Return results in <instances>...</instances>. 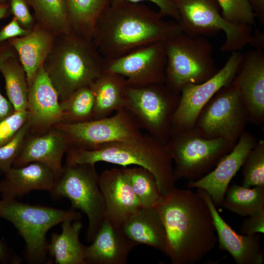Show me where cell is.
Returning <instances> with one entry per match:
<instances>
[{"label":"cell","instance_id":"6da1fadb","mask_svg":"<svg viewBox=\"0 0 264 264\" xmlns=\"http://www.w3.org/2000/svg\"><path fill=\"white\" fill-rule=\"evenodd\" d=\"M154 208L165 227L172 264H195L214 248L218 238L213 217L197 192L175 187Z\"/></svg>","mask_w":264,"mask_h":264},{"label":"cell","instance_id":"7a4b0ae2","mask_svg":"<svg viewBox=\"0 0 264 264\" xmlns=\"http://www.w3.org/2000/svg\"><path fill=\"white\" fill-rule=\"evenodd\" d=\"M98 19L92 41L104 60L114 59L146 45L165 42L182 32L177 22L146 6L110 0Z\"/></svg>","mask_w":264,"mask_h":264},{"label":"cell","instance_id":"3957f363","mask_svg":"<svg viewBox=\"0 0 264 264\" xmlns=\"http://www.w3.org/2000/svg\"><path fill=\"white\" fill-rule=\"evenodd\" d=\"M66 155L67 164L95 165L104 161L124 167L130 165L143 167L154 175L163 196L175 187L173 160L166 145L147 133L131 139L104 144L94 150L70 147Z\"/></svg>","mask_w":264,"mask_h":264},{"label":"cell","instance_id":"277c9868","mask_svg":"<svg viewBox=\"0 0 264 264\" xmlns=\"http://www.w3.org/2000/svg\"><path fill=\"white\" fill-rule=\"evenodd\" d=\"M43 67L61 101L93 83L103 72L104 59L92 40L71 32L56 37Z\"/></svg>","mask_w":264,"mask_h":264},{"label":"cell","instance_id":"5b68a950","mask_svg":"<svg viewBox=\"0 0 264 264\" xmlns=\"http://www.w3.org/2000/svg\"><path fill=\"white\" fill-rule=\"evenodd\" d=\"M0 217L10 222L23 238L27 261L46 264L51 262L47 257L48 230L65 220H79L81 215L73 209L65 210L3 198L0 200Z\"/></svg>","mask_w":264,"mask_h":264},{"label":"cell","instance_id":"8992f818","mask_svg":"<svg viewBox=\"0 0 264 264\" xmlns=\"http://www.w3.org/2000/svg\"><path fill=\"white\" fill-rule=\"evenodd\" d=\"M164 45L165 85L175 94H180L185 85L202 83L218 71L213 46L206 37L182 32L164 42Z\"/></svg>","mask_w":264,"mask_h":264},{"label":"cell","instance_id":"52a82bcc","mask_svg":"<svg viewBox=\"0 0 264 264\" xmlns=\"http://www.w3.org/2000/svg\"><path fill=\"white\" fill-rule=\"evenodd\" d=\"M180 100V94L173 93L165 84H151L141 87L128 86L124 108L142 130L166 144Z\"/></svg>","mask_w":264,"mask_h":264},{"label":"cell","instance_id":"ba28073f","mask_svg":"<svg viewBox=\"0 0 264 264\" xmlns=\"http://www.w3.org/2000/svg\"><path fill=\"white\" fill-rule=\"evenodd\" d=\"M175 166L176 180L195 181L211 172L234 147L221 138H206L194 129L171 130L165 144Z\"/></svg>","mask_w":264,"mask_h":264},{"label":"cell","instance_id":"9c48e42d","mask_svg":"<svg viewBox=\"0 0 264 264\" xmlns=\"http://www.w3.org/2000/svg\"><path fill=\"white\" fill-rule=\"evenodd\" d=\"M56 197H66L71 208L84 213L88 218L86 240L91 242L105 220V202L94 164H66L50 192Z\"/></svg>","mask_w":264,"mask_h":264},{"label":"cell","instance_id":"30bf717a","mask_svg":"<svg viewBox=\"0 0 264 264\" xmlns=\"http://www.w3.org/2000/svg\"><path fill=\"white\" fill-rule=\"evenodd\" d=\"M179 13L183 33L189 36L214 37L223 31L225 41L222 52H233L243 48L251 38L252 26L236 25L226 21L217 0H174Z\"/></svg>","mask_w":264,"mask_h":264},{"label":"cell","instance_id":"8fae6325","mask_svg":"<svg viewBox=\"0 0 264 264\" xmlns=\"http://www.w3.org/2000/svg\"><path fill=\"white\" fill-rule=\"evenodd\" d=\"M249 122L247 105L232 83L221 88L200 110L194 130L206 138H221L234 147Z\"/></svg>","mask_w":264,"mask_h":264},{"label":"cell","instance_id":"7c38bea8","mask_svg":"<svg viewBox=\"0 0 264 264\" xmlns=\"http://www.w3.org/2000/svg\"><path fill=\"white\" fill-rule=\"evenodd\" d=\"M53 127L65 134L70 147L86 150H94L104 144L127 140L143 134L125 108L101 119L74 123L59 122Z\"/></svg>","mask_w":264,"mask_h":264},{"label":"cell","instance_id":"4fadbf2b","mask_svg":"<svg viewBox=\"0 0 264 264\" xmlns=\"http://www.w3.org/2000/svg\"><path fill=\"white\" fill-rule=\"evenodd\" d=\"M243 53L232 52L225 65L212 77L199 84H188L180 91V100L172 123V130L193 129L202 108L221 88L230 84L241 63Z\"/></svg>","mask_w":264,"mask_h":264},{"label":"cell","instance_id":"5bb4252c","mask_svg":"<svg viewBox=\"0 0 264 264\" xmlns=\"http://www.w3.org/2000/svg\"><path fill=\"white\" fill-rule=\"evenodd\" d=\"M166 62L164 42H158L119 58L104 60L103 71L122 75L130 87L165 84Z\"/></svg>","mask_w":264,"mask_h":264},{"label":"cell","instance_id":"9a60e30c","mask_svg":"<svg viewBox=\"0 0 264 264\" xmlns=\"http://www.w3.org/2000/svg\"><path fill=\"white\" fill-rule=\"evenodd\" d=\"M232 84L244 99L249 122L262 126L264 122V53L252 49L243 53Z\"/></svg>","mask_w":264,"mask_h":264},{"label":"cell","instance_id":"2e32d148","mask_svg":"<svg viewBox=\"0 0 264 264\" xmlns=\"http://www.w3.org/2000/svg\"><path fill=\"white\" fill-rule=\"evenodd\" d=\"M105 202V220L121 227L143 207L121 169L114 168L99 175Z\"/></svg>","mask_w":264,"mask_h":264},{"label":"cell","instance_id":"e0dca14e","mask_svg":"<svg viewBox=\"0 0 264 264\" xmlns=\"http://www.w3.org/2000/svg\"><path fill=\"white\" fill-rule=\"evenodd\" d=\"M257 142L255 137L245 130L233 149L220 160L214 169L200 179L189 181L187 187L204 190L210 196L216 207L221 205L230 182Z\"/></svg>","mask_w":264,"mask_h":264},{"label":"cell","instance_id":"ac0fdd59","mask_svg":"<svg viewBox=\"0 0 264 264\" xmlns=\"http://www.w3.org/2000/svg\"><path fill=\"white\" fill-rule=\"evenodd\" d=\"M70 147L65 134L55 127H52L40 134L28 133L12 167H19L33 162H40L50 169L56 181L63 171V156Z\"/></svg>","mask_w":264,"mask_h":264},{"label":"cell","instance_id":"d6986e66","mask_svg":"<svg viewBox=\"0 0 264 264\" xmlns=\"http://www.w3.org/2000/svg\"><path fill=\"white\" fill-rule=\"evenodd\" d=\"M31 134H40L61 122L58 93L42 65L28 87V109Z\"/></svg>","mask_w":264,"mask_h":264},{"label":"cell","instance_id":"ffe728a7","mask_svg":"<svg viewBox=\"0 0 264 264\" xmlns=\"http://www.w3.org/2000/svg\"><path fill=\"white\" fill-rule=\"evenodd\" d=\"M198 193L207 203L211 213L219 242V249L227 251L237 264H262L264 255L260 234H238L220 216L210 196L197 188Z\"/></svg>","mask_w":264,"mask_h":264},{"label":"cell","instance_id":"44dd1931","mask_svg":"<svg viewBox=\"0 0 264 264\" xmlns=\"http://www.w3.org/2000/svg\"><path fill=\"white\" fill-rule=\"evenodd\" d=\"M137 244L117 227L104 220L91 244L85 246L87 264H125Z\"/></svg>","mask_w":264,"mask_h":264},{"label":"cell","instance_id":"7402d4cb","mask_svg":"<svg viewBox=\"0 0 264 264\" xmlns=\"http://www.w3.org/2000/svg\"><path fill=\"white\" fill-rule=\"evenodd\" d=\"M4 174V179L0 181V192L3 198L22 197L33 190L50 192L56 182L50 169L38 162L12 167Z\"/></svg>","mask_w":264,"mask_h":264},{"label":"cell","instance_id":"603a6c76","mask_svg":"<svg viewBox=\"0 0 264 264\" xmlns=\"http://www.w3.org/2000/svg\"><path fill=\"white\" fill-rule=\"evenodd\" d=\"M56 37L36 22L29 34L7 41L15 50L25 70L28 88L51 51Z\"/></svg>","mask_w":264,"mask_h":264},{"label":"cell","instance_id":"cb8c5ba5","mask_svg":"<svg viewBox=\"0 0 264 264\" xmlns=\"http://www.w3.org/2000/svg\"><path fill=\"white\" fill-rule=\"evenodd\" d=\"M122 229L137 245H149L167 255L166 233L155 208L143 207L124 223Z\"/></svg>","mask_w":264,"mask_h":264},{"label":"cell","instance_id":"d4e9b609","mask_svg":"<svg viewBox=\"0 0 264 264\" xmlns=\"http://www.w3.org/2000/svg\"><path fill=\"white\" fill-rule=\"evenodd\" d=\"M90 86L94 96L93 120L110 116L124 108L128 85L122 75L103 71Z\"/></svg>","mask_w":264,"mask_h":264},{"label":"cell","instance_id":"484cf974","mask_svg":"<svg viewBox=\"0 0 264 264\" xmlns=\"http://www.w3.org/2000/svg\"><path fill=\"white\" fill-rule=\"evenodd\" d=\"M72 221H63L61 233L51 235L48 244V254L56 264H87L85 246L79 240L83 224L79 220L73 223Z\"/></svg>","mask_w":264,"mask_h":264},{"label":"cell","instance_id":"4316f807","mask_svg":"<svg viewBox=\"0 0 264 264\" xmlns=\"http://www.w3.org/2000/svg\"><path fill=\"white\" fill-rule=\"evenodd\" d=\"M110 0H66L71 31L92 40L95 24Z\"/></svg>","mask_w":264,"mask_h":264},{"label":"cell","instance_id":"83f0119b","mask_svg":"<svg viewBox=\"0 0 264 264\" xmlns=\"http://www.w3.org/2000/svg\"><path fill=\"white\" fill-rule=\"evenodd\" d=\"M0 72L5 82L8 100L15 111H22L28 109V84L25 70L18 55L6 58L0 66Z\"/></svg>","mask_w":264,"mask_h":264},{"label":"cell","instance_id":"f1b7e54d","mask_svg":"<svg viewBox=\"0 0 264 264\" xmlns=\"http://www.w3.org/2000/svg\"><path fill=\"white\" fill-rule=\"evenodd\" d=\"M221 205L242 217L256 215L264 211V186L251 188L232 184L229 185Z\"/></svg>","mask_w":264,"mask_h":264},{"label":"cell","instance_id":"f546056e","mask_svg":"<svg viewBox=\"0 0 264 264\" xmlns=\"http://www.w3.org/2000/svg\"><path fill=\"white\" fill-rule=\"evenodd\" d=\"M37 23L56 36L71 32L66 0H26Z\"/></svg>","mask_w":264,"mask_h":264},{"label":"cell","instance_id":"4dcf8cb0","mask_svg":"<svg viewBox=\"0 0 264 264\" xmlns=\"http://www.w3.org/2000/svg\"><path fill=\"white\" fill-rule=\"evenodd\" d=\"M61 122L79 123L93 120L94 96L91 86L83 87L60 101Z\"/></svg>","mask_w":264,"mask_h":264},{"label":"cell","instance_id":"1f68e13d","mask_svg":"<svg viewBox=\"0 0 264 264\" xmlns=\"http://www.w3.org/2000/svg\"><path fill=\"white\" fill-rule=\"evenodd\" d=\"M143 207L154 208L161 199V194L154 175L137 166L121 169Z\"/></svg>","mask_w":264,"mask_h":264},{"label":"cell","instance_id":"d6a6232c","mask_svg":"<svg viewBox=\"0 0 264 264\" xmlns=\"http://www.w3.org/2000/svg\"><path fill=\"white\" fill-rule=\"evenodd\" d=\"M242 185L250 188L264 186V140L257 141L242 165Z\"/></svg>","mask_w":264,"mask_h":264},{"label":"cell","instance_id":"836d02e7","mask_svg":"<svg viewBox=\"0 0 264 264\" xmlns=\"http://www.w3.org/2000/svg\"><path fill=\"white\" fill-rule=\"evenodd\" d=\"M222 18L236 25H255V15L248 0H217Z\"/></svg>","mask_w":264,"mask_h":264},{"label":"cell","instance_id":"e575fe53","mask_svg":"<svg viewBox=\"0 0 264 264\" xmlns=\"http://www.w3.org/2000/svg\"><path fill=\"white\" fill-rule=\"evenodd\" d=\"M29 130L28 120L11 140L0 147V170L4 173L12 167L21 152Z\"/></svg>","mask_w":264,"mask_h":264},{"label":"cell","instance_id":"d590c367","mask_svg":"<svg viewBox=\"0 0 264 264\" xmlns=\"http://www.w3.org/2000/svg\"><path fill=\"white\" fill-rule=\"evenodd\" d=\"M28 110L15 111L0 121V147L11 140L18 132L29 120Z\"/></svg>","mask_w":264,"mask_h":264},{"label":"cell","instance_id":"8d00e7d4","mask_svg":"<svg viewBox=\"0 0 264 264\" xmlns=\"http://www.w3.org/2000/svg\"><path fill=\"white\" fill-rule=\"evenodd\" d=\"M10 11L21 25L28 30H32L35 23L26 0H8Z\"/></svg>","mask_w":264,"mask_h":264},{"label":"cell","instance_id":"74e56055","mask_svg":"<svg viewBox=\"0 0 264 264\" xmlns=\"http://www.w3.org/2000/svg\"><path fill=\"white\" fill-rule=\"evenodd\" d=\"M17 55L15 50L5 41L0 44V66L7 57ZM15 111L9 101L5 98L0 91V121Z\"/></svg>","mask_w":264,"mask_h":264},{"label":"cell","instance_id":"f35d334b","mask_svg":"<svg viewBox=\"0 0 264 264\" xmlns=\"http://www.w3.org/2000/svg\"><path fill=\"white\" fill-rule=\"evenodd\" d=\"M242 234L252 235L264 232V211L248 216L242 222L240 228Z\"/></svg>","mask_w":264,"mask_h":264},{"label":"cell","instance_id":"ab89813d","mask_svg":"<svg viewBox=\"0 0 264 264\" xmlns=\"http://www.w3.org/2000/svg\"><path fill=\"white\" fill-rule=\"evenodd\" d=\"M31 30L23 28L17 19L13 17L10 22L0 30V44L9 39L26 36Z\"/></svg>","mask_w":264,"mask_h":264},{"label":"cell","instance_id":"60d3db41","mask_svg":"<svg viewBox=\"0 0 264 264\" xmlns=\"http://www.w3.org/2000/svg\"><path fill=\"white\" fill-rule=\"evenodd\" d=\"M131 2L137 3L149 1L155 4L159 8V12L164 16L172 18L176 22L180 20L179 13L174 0H125Z\"/></svg>","mask_w":264,"mask_h":264},{"label":"cell","instance_id":"b9f144b4","mask_svg":"<svg viewBox=\"0 0 264 264\" xmlns=\"http://www.w3.org/2000/svg\"><path fill=\"white\" fill-rule=\"evenodd\" d=\"M254 49L263 50L264 47V34L257 27H255L254 33H252L248 44Z\"/></svg>","mask_w":264,"mask_h":264},{"label":"cell","instance_id":"7bdbcfd3","mask_svg":"<svg viewBox=\"0 0 264 264\" xmlns=\"http://www.w3.org/2000/svg\"><path fill=\"white\" fill-rule=\"evenodd\" d=\"M252 11L261 24L264 23V0H248Z\"/></svg>","mask_w":264,"mask_h":264},{"label":"cell","instance_id":"ee69618b","mask_svg":"<svg viewBox=\"0 0 264 264\" xmlns=\"http://www.w3.org/2000/svg\"><path fill=\"white\" fill-rule=\"evenodd\" d=\"M9 260L13 263L17 264L14 260L10 258V255L8 254L6 247L0 239V262H5Z\"/></svg>","mask_w":264,"mask_h":264},{"label":"cell","instance_id":"f6af8a7d","mask_svg":"<svg viewBox=\"0 0 264 264\" xmlns=\"http://www.w3.org/2000/svg\"><path fill=\"white\" fill-rule=\"evenodd\" d=\"M10 11L9 3L0 4V20L7 16Z\"/></svg>","mask_w":264,"mask_h":264},{"label":"cell","instance_id":"bcb514c9","mask_svg":"<svg viewBox=\"0 0 264 264\" xmlns=\"http://www.w3.org/2000/svg\"><path fill=\"white\" fill-rule=\"evenodd\" d=\"M8 0H0V4L8 3Z\"/></svg>","mask_w":264,"mask_h":264}]
</instances>
